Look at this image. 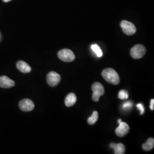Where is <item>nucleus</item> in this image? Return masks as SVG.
<instances>
[{"label":"nucleus","mask_w":154,"mask_h":154,"mask_svg":"<svg viewBox=\"0 0 154 154\" xmlns=\"http://www.w3.org/2000/svg\"><path fill=\"white\" fill-rule=\"evenodd\" d=\"M17 68L23 73H29L32 71L31 67L23 61H19L17 63Z\"/></svg>","instance_id":"nucleus-10"},{"label":"nucleus","mask_w":154,"mask_h":154,"mask_svg":"<svg viewBox=\"0 0 154 154\" xmlns=\"http://www.w3.org/2000/svg\"><path fill=\"white\" fill-rule=\"evenodd\" d=\"M150 109L151 110H154V99H152L151 100L150 103Z\"/></svg>","instance_id":"nucleus-19"},{"label":"nucleus","mask_w":154,"mask_h":154,"mask_svg":"<svg viewBox=\"0 0 154 154\" xmlns=\"http://www.w3.org/2000/svg\"><path fill=\"white\" fill-rule=\"evenodd\" d=\"M116 143H111L110 145V147H111L112 149H114V148L115 147V146H116Z\"/></svg>","instance_id":"nucleus-20"},{"label":"nucleus","mask_w":154,"mask_h":154,"mask_svg":"<svg viewBox=\"0 0 154 154\" xmlns=\"http://www.w3.org/2000/svg\"><path fill=\"white\" fill-rule=\"evenodd\" d=\"M92 90L93 91L92 99L94 102H98L99 98L105 94L103 86L100 83L95 82L92 85Z\"/></svg>","instance_id":"nucleus-2"},{"label":"nucleus","mask_w":154,"mask_h":154,"mask_svg":"<svg viewBox=\"0 0 154 154\" xmlns=\"http://www.w3.org/2000/svg\"><path fill=\"white\" fill-rule=\"evenodd\" d=\"M77 96L75 94H69L65 99V104L67 107H72L77 102Z\"/></svg>","instance_id":"nucleus-11"},{"label":"nucleus","mask_w":154,"mask_h":154,"mask_svg":"<svg viewBox=\"0 0 154 154\" xmlns=\"http://www.w3.org/2000/svg\"><path fill=\"white\" fill-rule=\"evenodd\" d=\"M91 49L93 50L94 52L97 55L98 57H101L103 55L102 51L100 49L99 46L97 45H93L91 46Z\"/></svg>","instance_id":"nucleus-15"},{"label":"nucleus","mask_w":154,"mask_h":154,"mask_svg":"<svg viewBox=\"0 0 154 154\" xmlns=\"http://www.w3.org/2000/svg\"><path fill=\"white\" fill-rule=\"evenodd\" d=\"M15 86V82L6 76L0 77V87L1 88H11Z\"/></svg>","instance_id":"nucleus-9"},{"label":"nucleus","mask_w":154,"mask_h":154,"mask_svg":"<svg viewBox=\"0 0 154 154\" xmlns=\"http://www.w3.org/2000/svg\"><path fill=\"white\" fill-rule=\"evenodd\" d=\"M19 107L20 109L23 111L28 112L33 110L35 106L32 100L29 99H23L20 102Z\"/></svg>","instance_id":"nucleus-7"},{"label":"nucleus","mask_w":154,"mask_h":154,"mask_svg":"<svg viewBox=\"0 0 154 154\" xmlns=\"http://www.w3.org/2000/svg\"><path fill=\"white\" fill-rule=\"evenodd\" d=\"M119 125V126L116 129V134L119 137H123L129 132L130 127L126 122H122Z\"/></svg>","instance_id":"nucleus-8"},{"label":"nucleus","mask_w":154,"mask_h":154,"mask_svg":"<svg viewBox=\"0 0 154 154\" xmlns=\"http://www.w3.org/2000/svg\"><path fill=\"white\" fill-rule=\"evenodd\" d=\"M114 149V153L116 154H123L125 153V146L121 143L116 144Z\"/></svg>","instance_id":"nucleus-13"},{"label":"nucleus","mask_w":154,"mask_h":154,"mask_svg":"<svg viewBox=\"0 0 154 154\" xmlns=\"http://www.w3.org/2000/svg\"><path fill=\"white\" fill-rule=\"evenodd\" d=\"M122 122V120L121 119H118V123H119H119H121Z\"/></svg>","instance_id":"nucleus-22"},{"label":"nucleus","mask_w":154,"mask_h":154,"mask_svg":"<svg viewBox=\"0 0 154 154\" xmlns=\"http://www.w3.org/2000/svg\"><path fill=\"white\" fill-rule=\"evenodd\" d=\"M121 26L123 33L127 35H131L137 32V28L131 22L123 20L121 22Z\"/></svg>","instance_id":"nucleus-5"},{"label":"nucleus","mask_w":154,"mask_h":154,"mask_svg":"<svg viewBox=\"0 0 154 154\" xmlns=\"http://www.w3.org/2000/svg\"><path fill=\"white\" fill-rule=\"evenodd\" d=\"M58 57L61 61L65 62H71L75 59V56L71 50L62 49L58 53Z\"/></svg>","instance_id":"nucleus-3"},{"label":"nucleus","mask_w":154,"mask_h":154,"mask_svg":"<svg viewBox=\"0 0 154 154\" xmlns=\"http://www.w3.org/2000/svg\"><path fill=\"white\" fill-rule=\"evenodd\" d=\"M102 76L109 83L114 85H117L120 82V78L118 74L115 70L108 68L103 70Z\"/></svg>","instance_id":"nucleus-1"},{"label":"nucleus","mask_w":154,"mask_h":154,"mask_svg":"<svg viewBox=\"0 0 154 154\" xmlns=\"http://www.w3.org/2000/svg\"><path fill=\"white\" fill-rule=\"evenodd\" d=\"M98 119V112L97 111H94L91 116L89 117L88 119V122L90 125H94Z\"/></svg>","instance_id":"nucleus-14"},{"label":"nucleus","mask_w":154,"mask_h":154,"mask_svg":"<svg viewBox=\"0 0 154 154\" xmlns=\"http://www.w3.org/2000/svg\"><path fill=\"white\" fill-rule=\"evenodd\" d=\"M146 48L142 45H137L132 47L130 50V54L134 59H140L145 55Z\"/></svg>","instance_id":"nucleus-4"},{"label":"nucleus","mask_w":154,"mask_h":154,"mask_svg":"<svg viewBox=\"0 0 154 154\" xmlns=\"http://www.w3.org/2000/svg\"><path fill=\"white\" fill-rule=\"evenodd\" d=\"M46 81L50 86L55 87L60 82L61 76L56 72H50L46 77Z\"/></svg>","instance_id":"nucleus-6"},{"label":"nucleus","mask_w":154,"mask_h":154,"mask_svg":"<svg viewBox=\"0 0 154 154\" xmlns=\"http://www.w3.org/2000/svg\"><path fill=\"white\" fill-rule=\"evenodd\" d=\"M132 106H133V103L131 101H127L123 104L122 107L124 110H130L132 107Z\"/></svg>","instance_id":"nucleus-17"},{"label":"nucleus","mask_w":154,"mask_h":154,"mask_svg":"<svg viewBox=\"0 0 154 154\" xmlns=\"http://www.w3.org/2000/svg\"><path fill=\"white\" fill-rule=\"evenodd\" d=\"M137 107L138 109L140 110V114L143 115L144 112V108L143 105L141 103H138V105H137Z\"/></svg>","instance_id":"nucleus-18"},{"label":"nucleus","mask_w":154,"mask_h":154,"mask_svg":"<svg viewBox=\"0 0 154 154\" xmlns=\"http://www.w3.org/2000/svg\"><path fill=\"white\" fill-rule=\"evenodd\" d=\"M4 2H10L11 1V0H2Z\"/></svg>","instance_id":"nucleus-21"},{"label":"nucleus","mask_w":154,"mask_h":154,"mask_svg":"<svg viewBox=\"0 0 154 154\" xmlns=\"http://www.w3.org/2000/svg\"><path fill=\"white\" fill-rule=\"evenodd\" d=\"M118 98L120 99H126L128 98V94L126 90H122L118 94Z\"/></svg>","instance_id":"nucleus-16"},{"label":"nucleus","mask_w":154,"mask_h":154,"mask_svg":"<svg viewBox=\"0 0 154 154\" xmlns=\"http://www.w3.org/2000/svg\"><path fill=\"white\" fill-rule=\"evenodd\" d=\"M154 146V138H150L147 140V142L142 145V149L144 151H150L153 149Z\"/></svg>","instance_id":"nucleus-12"}]
</instances>
